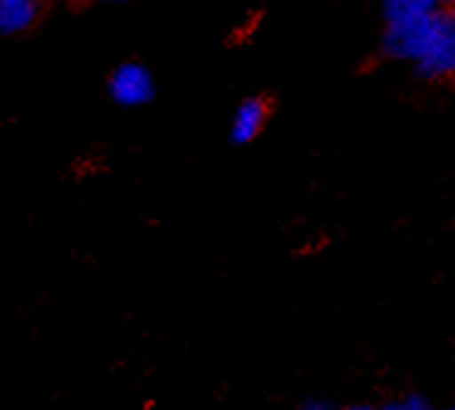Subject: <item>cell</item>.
<instances>
[{
    "label": "cell",
    "instance_id": "1",
    "mask_svg": "<svg viewBox=\"0 0 455 410\" xmlns=\"http://www.w3.org/2000/svg\"><path fill=\"white\" fill-rule=\"evenodd\" d=\"M110 96L116 103L125 107H135L148 103L155 96L152 74L142 64H123L110 76Z\"/></svg>",
    "mask_w": 455,
    "mask_h": 410
},
{
    "label": "cell",
    "instance_id": "2",
    "mask_svg": "<svg viewBox=\"0 0 455 410\" xmlns=\"http://www.w3.org/2000/svg\"><path fill=\"white\" fill-rule=\"evenodd\" d=\"M265 117H267V103L262 98H248L245 103H240L238 113L233 117V125H230V139L235 145H248L252 142L258 132L265 125Z\"/></svg>",
    "mask_w": 455,
    "mask_h": 410
},
{
    "label": "cell",
    "instance_id": "3",
    "mask_svg": "<svg viewBox=\"0 0 455 410\" xmlns=\"http://www.w3.org/2000/svg\"><path fill=\"white\" fill-rule=\"evenodd\" d=\"M419 67L428 76H443L455 71V15H448L443 35L435 42V47L426 54Z\"/></svg>",
    "mask_w": 455,
    "mask_h": 410
},
{
    "label": "cell",
    "instance_id": "4",
    "mask_svg": "<svg viewBox=\"0 0 455 410\" xmlns=\"http://www.w3.org/2000/svg\"><path fill=\"white\" fill-rule=\"evenodd\" d=\"M35 18L32 0H0V32H20Z\"/></svg>",
    "mask_w": 455,
    "mask_h": 410
},
{
    "label": "cell",
    "instance_id": "5",
    "mask_svg": "<svg viewBox=\"0 0 455 410\" xmlns=\"http://www.w3.org/2000/svg\"><path fill=\"white\" fill-rule=\"evenodd\" d=\"M387 408H399V410H421L428 408V403L424 398H406L404 403H389Z\"/></svg>",
    "mask_w": 455,
    "mask_h": 410
},
{
    "label": "cell",
    "instance_id": "6",
    "mask_svg": "<svg viewBox=\"0 0 455 410\" xmlns=\"http://www.w3.org/2000/svg\"><path fill=\"white\" fill-rule=\"evenodd\" d=\"M419 3H424L426 8H431V5H435V3H438V0H419Z\"/></svg>",
    "mask_w": 455,
    "mask_h": 410
},
{
    "label": "cell",
    "instance_id": "7",
    "mask_svg": "<svg viewBox=\"0 0 455 410\" xmlns=\"http://www.w3.org/2000/svg\"><path fill=\"white\" fill-rule=\"evenodd\" d=\"M448 3H451V5H455V0H448Z\"/></svg>",
    "mask_w": 455,
    "mask_h": 410
}]
</instances>
